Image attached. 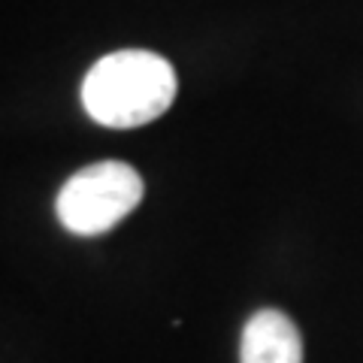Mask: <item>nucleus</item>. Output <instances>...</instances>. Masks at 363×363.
Segmentation results:
<instances>
[{
    "instance_id": "1",
    "label": "nucleus",
    "mask_w": 363,
    "mask_h": 363,
    "mask_svg": "<svg viewBox=\"0 0 363 363\" xmlns=\"http://www.w3.org/2000/svg\"><path fill=\"white\" fill-rule=\"evenodd\" d=\"M176 70L145 49H121L100 58L82 82V106L106 128H140L173 106Z\"/></svg>"
},
{
    "instance_id": "2",
    "label": "nucleus",
    "mask_w": 363,
    "mask_h": 363,
    "mask_svg": "<svg viewBox=\"0 0 363 363\" xmlns=\"http://www.w3.org/2000/svg\"><path fill=\"white\" fill-rule=\"evenodd\" d=\"M143 176L130 164L100 161L64 182L55 209L76 236H100L121 224L143 200Z\"/></svg>"
},
{
    "instance_id": "3",
    "label": "nucleus",
    "mask_w": 363,
    "mask_h": 363,
    "mask_svg": "<svg viewBox=\"0 0 363 363\" xmlns=\"http://www.w3.org/2000/svg\"><path fill=\"white\" fill-rule=\"evenodd\" d=\"M240 363H303V336L279 309H260L248 318Z\"/></svg>"
}]
</instances>
